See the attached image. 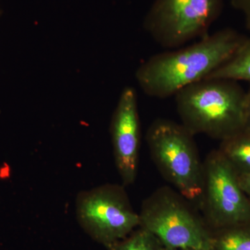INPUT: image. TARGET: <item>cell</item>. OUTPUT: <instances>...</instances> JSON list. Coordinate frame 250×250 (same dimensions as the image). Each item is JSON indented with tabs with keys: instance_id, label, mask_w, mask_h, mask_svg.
<instances>
[{
	"instance_id": "obj_15",
	"label": "cell",
	"mask_w": 250,
	"mask_h": 250,
	"mask_svg": "<svg viewBox=\"0 0 250 250\" xmlns=\"http://www.w3.org/2000/svg\"><path fill=\"white\" fill-rule=\"evenodd\" d=\"M237 174L240 187L250 201V173Z\"/></svg>"
},
{
	"instance_id": "obj_14",
	"label": "cell",
	"mask_w": 250,
	"mask_h": 250,
	"mask_svg": "<svg viewBox=\"0 0 250 250\" xmlns=\"http://www.w3.org/2000/svg\"><path fill=\"white\" fill-rule=\"evenodd\" d=\"M249 88L246 91L244 102V128L243 131L250 132V83Z\"/></svg>"
},
{
	"instance_id": "obj_11",
	"label": "cell",
	"mask_w": 250,
	"mask_h": 250,
	"mask_svg": "<svg viewBox=\"0 0 250 250\" xmlns=\"http://www.w3.org/2000/svg\"><path fill=\"white\" fill-rule=\"evenodd\" d=\"M211 250H250V222L211 231Z\"/></svg>"
},
{
	"instance_id": "obj_2",
	"label": "cell",
	"mask_w": 250,
	"mask_h": 250,
	"mask_svg": "<svg viewBox=\"0 0 250 250\" xmlns=\"http://www.w3.org/2000/svg\"><path fill=\"white\" fill-rule=\"evenodd\" d=\"M246 91L238 82L205 79L174 95L182 124L192 135L220 142L243 131Z\"/></svg>"
},
{
	"instance_id": "obj_12",
	"label": "cell",
	"mask_w": 250,
	"mask_h": 250,
	"mask_svg": "<svg viewBox=\"0 0 250 250\" xmlns=\"http://www.w3.org/2000/svg\"><path fill=\"white\" fill-rule=\"evenodd\" d=\"M107 250H166L155 236L142 228L136 229L129 236L106 248Z\"/></svg>"
},
{
	"instance_id": "obj_3",
	"label": "cell",
	"mask_w": 250,
	"mask_h": 250,
	"mask_svg": "<svg viewBox=\"0 0 250 250\" xmlns=\"http://www.w3.org/2000/svg\"><path fill=\"white\" fill-rule=\"evenodd\" d=\"M151 157L164 178L193 207L201 210L203 162L194 135L182 123L157 119L146 134Z\"/></svg>"
},
{
	"instance_id": "obj_10",
	"label": "cell",
	"mask_w": 250,
	"mask_h": 250,
	"mask_svg": "<svg viewBox=\"0 0 250 250\" xmlns=\"http://www.w3.org/2000/svg\"><path fill=\"white\" fill-rule=\"evenodd\" d=\"M223 79L250 83V38H246L234 55L206 79Z\"/></svg>"
},
{
	"instance_id": "obj_7",
	"label": "cell",
	"mask_w": 250,
	"mask_h": 250,
	"mask_svg": "<svg viewBox=\"0 0 250 250\" xmlns=\"http://www.w3.org/2000/svg\"><path fill=\"white\" fill-rule=\"evenodd\" d=\"M201 210L211 231L250 222V201L242 190L238 174L218 149L203 162Z\"/></svg>"
},
{
	"instance_id": "obj_8",
	"label": "cell",
	"mask_w": 250,
	"mask_h": 250,
	"mask_svg": "<svg viewBox=\"0 0 250 250\" xmlns=\"http://www.w3.org/2000/svg\"><path fill=\"white\" fill-rule=\"evenodd\" d=\"M110 134L122 184L129 187L137 177L141 146V123L134 88L127 86L122 91L112 116Z\"/></svg>"
},
{
	"instance_id": "obj_1",
	"label": "cell",
	"mask_w": 250,
	"mask_h": 250,
	"mask_svg": "<svg viewBox=\"0 0 250 250\" xmlns=\"http://www.w3.org/2000/svg\"><path fill=\"white\" fill-rule=\"evenodd\" d=\"M246 39L234 29L226 28L183 48L156 54L140 65L136 80L148 96H174L228 62Z\"/></svg>"
},
{
	"instance_id": "obj_4",
	"label": "cell",
	"mask_w": 250,
	"mask_h": 250,
	"mask_svg": "<svg viewBox=\"0 0 250 250\" xmlns=\"http://www.w3.org/2000/svg\"><path fill=\"white\" fill-rule=\"evenodd\" d=\"M140 228L164 246L179 250H211V230L178 192L164 187L143 202Z\"/></svg>"
},
{
	"instance_id": "obj_16",
	"label": "cell",
	"mask_w": 250,
	"mask_h": 250,
	"mask_svg": "<svg viewBox=\"0 0 250 250\" xmlns=\"http://www.w3.org/2000/svg\"><path fill=\"white\" fill-rule=\"evenodd\" d=\"M166 250H179L174 249V248H167V247H166Z\"/></svg>"
},
{
	"instance_id": "obj_5",
	"label": "cell",
	"mask_w": 250,
	"mask_h": 250,
	"mask_svg": "<svg viewBox=\"0 0 250 250\" xmlns=\"http://www.w3.org/2000/svg\"><path fill=\"white\" fill-rule=\"evenodd\" d=\"M125 186L106 184L82 190L75 201L79 225L105 248L124 239L140 227L139 213L131 205Z\"/></svg>"
},
{
	"instance_id": "obj_13",
	"label": "cell",
	"mask_w": 250,
	"mask_h": 250,
	"mask_svg": "<svg viewBox=\"0 0 250 250\" xmlns=\"http://www.w3.org/2000/svg\"><path fill=\"white\" fill-rule=\"evenodd\" d=\"M231 6L244 18L246 29L250 34V0H229Z\"/></svg>"
},
{
	"instance_id": "obj_6",
	"label": "cell",
	"mask_w": 250,
	"mask_h": 250,
	"mask_svg": "<svg viewBox=\"0 0 250 250\" xmlns=\"http://www.w3.org/2000/svg\"><path fill=\"white\" fill-rule=\"evenodd\" d=\"M225 0H155L143 27L161 47L174 49L208 36Z\"/></svg>"
},
{
	"instance_id": "obj_9",
	"label": "cell",
	"mask_w": 250,
	"mask_h": 250,
	"mask_svg": "<svg viewBox=\"0 0 250 250\" xmlns=\"http://www.w3.org/2000/svg\"><path fill=\"white\" fill-rule=\"evenodd\" d=\"M218 150L237 174L250 173V132L243 130L224 140Z\"/></svg>"
}]
</instances>
